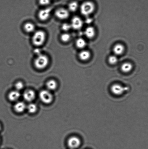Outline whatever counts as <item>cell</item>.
<instances>
[{"label": "cell", "instance_id": "obj_1", "mask_svg": "<svg viewBox=\"0 0 148 149\" xmlns=\"http://www.w3.org/2000/svg\"><path fill=\"white\" fill-rule=\"evenodd\" d=\"M49 63V59L46 55L41 54L38 55L34 61L35 67L38 69H43L48 66Z\"/></svg>", "mask_w": 148, "mask_h": 149}, {"label": "cell", "instance_id": "obj_2", "mask_svg": "<svg viewBox=\"0 0 148 149\" xmlns=\"http://www.w3.org/2000/svg\"><path fill=\"white\" fill-rule=\"evenodd\" d=\"M46 39V34L45 32L38 30L34 32L32 38V42L36 46H40L44 43Z\"/></svg>", "mask_w": 148, "mask_h": 149}, {"label": "cell", "instance_id": "obj_3", "mask_svg": "<svg viewBox=\"0 0 148 149\" xmlns=\"http://www.w3.org/2000/svg\"><path fill=\"white\" fill-rule=\"evenodd\" d=\"M95 6L93 3L90 1L84 2L81 5L80 10L81 14L85 16H88L94 11Z\"/></svg>", "mask_w": 148, "mask_h": 149}, {"label": "cell", "instance_id": "obj_4", "mask_svg": "<svg viewBox=\"0 0 148 149\" xmlns=\"http://www.w3.org/2000/svg\"><path fill=\"white\" fill-rule=\"evenodd\" d=\"M39 98L41 101L46 104H49L53 101V96L51 91L48 89L41 91L39 93Z\"/></svg>", "mask_w": 148, "mask_h": 149}, {"label": "cell", "instance_id": "obj_5", "mask_svg": "<svg viewBox=\"0 0 148 149\" xmlns=\"http://www.w3.org/2000/svg\"><path fill=\"white\" fill-rule=\"evenodd\" d=\"M129 89L128 87H123L119 84H113L111 87V91L114 94L121 95Z\"/></svg>", "mask_w": 148, "mask_h": 149}, {"label": "cell", "instance_id": "obj_6", "mask_svg": "<svg viewBox=\"0 0 148 149\" xmlns=\"http://www.w3.org/2000/svg\"><path fill=\"white\" fill-rule=\"evenodd\" d=\"M68 144L70 149H76L80 145L81 141L78 137L73 136L68 140Z\"/></svg>", "mask_w": 148, "mask_h": 149}, {"label": "cell", "instance_id": "obj_7", "mask_svg": "<svg viewBox=\"0 0 148 149\" xmlns=\"http://www.w3.org/2000/svg\"><path fill=\"white\" fill-rule=\"evenodd\" d=\"M55 16L58 19L64 20L67 19L69 16V12L68 10L64 8H59L55 11Z\"/></svg>", "mask_w": 148, "mask_h": 149}, {"label": "cell", "instance_id": "obj_8", "mask_svg": "<svg viewBox=\"0 0 148 149\" xmlns=\"http://www.w3.org/2000/svg\"><path fill=\"white\" fill-rule=\"evenodd\" d=\"M51 9L48 8L40 10L38 13V17L41 21H46L50 15Z\"/></svg>", "mask_w": 148, "mask_h": 149}, {"label": "cell", "instance_id": "obj_9", "mask_svg": "<svg viewBox=\"0 0 148 149\" xmlns=\"http://www.w3.org/2000/svg\"><path fill=\"white\" fill-rule=\"evenodd\" d=\"M72 27L75 30H79L82 27L83 22L80 18L75 16L72 18L71 24Z\"/></svg>", "mask_w": 148, "mask_h": 149}, {"label": "cell", "instance_id": "obj_10", "mask_svg": "<svg viewBox=\"0 0 148 149\" xmlns=\"http://www.w3.org/2000/svg\"><path fill=\"white\" fill-rule=\"evenodd\" d=\"M35 92L31 89H28L25 91L23 93V98L26 101L31 102L35 98Z\"/></svg>", "mask_w": 148, "mask_h": 149}, {"label": "cell", "instance_id": "obj_11", "mask_svg": "<svg viewBox=\"0 0 148 149\" xmlns=\"http://www.w3.org/2000/svg\"><path fill=\"white\" fill-rule=\"evenodd\" d=\"M14 110L17 113H22L27 108V106L23 102H17L14 106Z\"/></svg>", "mask_w": 148, "mask_h": 149}, {"label": "cell", "instance_id": "obj_12", "mask_svg": "<svg viewBox=\"0 0 148 149\" xmlns=\"http://www.w3.org/2000/svg\"><path fill=\"white\" fill-rule=\"evenodd\" d=\"M20 96V93L19 91L16 90L12 91L10 92L8 95V99L12 102L16 101Z\"/></svg>", "mask_w": 148, "mask_h": 149}, {"label": "cell", "instance_id": "obj_13", "mask_svg": "<svg viewBox=\"0 0 148 149\" xmlns=\"http://www.w3.org/2000/svg\"><path fill=\"white\" fill-rule=\"evenodd\" d=\"M125 50L124 46L120 44H117L114 47L113 51L115 55H119L123 54Z\"/></svg>", "mask_w": 148, "mask_h": 149}, {"label": "cell", "instance_id": "obj_14", "mask_svg": "<svg viewBox=\"0 0 148 149\" xmlns=\"http://www.w3.org/2000/svg\"><path fill=\"white\" fill-rule=\"evenodd\" d=\"M47 89L49 91H52L55 90L57 87V83L55 80H50L47 82L46 84Z\"/></svg>", "mask_w": 148, "mask_h": 149}, {"label": "cell", "instance_id": "obj_15", "mask_svg": "<svg viewBox=\"0 0 148 149\" xmlns=\"http://www.w3.org/2000/svg\"><path fill=\"white\" fill-rule=\"evenodd\" d=\"M85 34L87 37L91 39L94 37L95 35V30L93 27H88L85 30Z\"/></svg>", "mask_w": 148, "mask_h": 149}, {"label": "cell", "instance_id": "obj_16", "mask_svg": "<svg viewBox=\"0 0 148 149\" xmlns=\"http://www.w3.org/2000/svg\"><path fill=\"white\" fill-rule=\"evenodd\" d=\"M133 69V66L130 63L126 62L123 64L121 66V70L124 73H127L130 72Z\"/></svg>", "mask_w": 148, "mask_h": 149}, {"label": "cell", "instance_id": "obj_17", "mask_svg": "<svg viewBox=\"0 0 148 149\" xmlns=\"http://www.w3.org/2000/svg\"><path fill=\"white\" fill-rule=\"evenodd\" d=\"M24 29L28 33H32L35 32V27L33 24L28 22L25 23L24 26Z\"/></svg>", "mask_w": 148, "mask_h": 149}, {"label": "cell", "instance_id": "obj_18", "mask_svg": "<svg viewBox=\"0 0 148 149\" xmlns=\"http://www.w3.org/2000/svg\"><path fill=\"white\" fill-rule=\"evenodd\" d=\"M91 56L90 52L87 51H83L79 54V59L83 61H86L89 59Z\"/></svg>", "mask_w": 148, "mask_h": 149}, {"label": "cell", "instance_id": "obj_19", "mask_svg": "<svg viewBox=\"0 0 148 149\" xmlns=\"http://www.w3.org/2000/svg\"><path fill=\"white\" fill-rule=\"evenodd\" d=\"M26 109L29 113L33 114L36 113L38 110V107L35 104L30 103L27 106Z\"/></svg>", "mask_w": 148, "mask_h": 149}, {"label": "cell", "instance_id": "obj_20", "mask_svg": "<svg viewBox=\"0 0 148 149\" xmlns=\"http://www.w3.org/2000/svg\"><path fill=\"white\" fill-rule=\"evenodd\" d=\"M86 41L82 38H79L76 41V46L77 47L79 48V49H83L86 46Z\"/></svg>", "mask_w": 148, "mask_h": 149}, {"label": "cell", "instance_id": "obj_21", "mask_svg": "<svg viewBox=\"0 0 148 149\" xmlns=\"http://www.w3.org/2000/svg\"><path fill=\"white\" fill-rule=\"evenodd\" d=\"M69 9L70 11L72 12H75L78 9V4L77 2H71L69 4Z\"/></svg>", "mask_w": 148, "mask_h": 149}, {"label": "cell", "instance_id": "obj_22", "mask_svg": "<svg viewBox=\"0 0 148 149\" xmlns=\"http://www.w3.org/2000/svg\"><path fill=\"white\" fill-rule=\"evenodd\" d=\"M70 35L66 33L63 34L61 36V41L64 42H69L70 40Z\"/></svg>", "mask_w": 148, "mask_h": 149}, {"label": "cell", "instance_id": "obj_23", "mask_svg": "<svg viewBox=\"0 0 148 149\" xmlns=\"http://www.w3.org/2000/svg\"><path fill=\"white\" fill-rule=\"evenodd\" d=\"M108 62L111 65H114L116 64L118 62L117 57L115 55H112L109 57L108 58Z\"/></svg>", "mask_w": 148, "mask_h": 149}, {"label": "cell", "instance_id": "obj_24", "mask_svg": "<svg viewBox=\"0 0 148 149\" xmlns=\"http://www.w3.org/2000/svg\"><path fill=\"white\" fill-rule=\"evenodd\" d=\"M24 85L23 83L22 82H17L15 84L16 90L20 91L23 89Z\"/></svg>", "mask_w": 148, "mask_h": 149}, {"label": "cell", "instance_id": "obj_25", "mask_svg": "<svg viewBox=\"0 0 148 149\" xmlns=\"http://www.w3.org/2000/svg\"><path fill=\"white\" fill-rule=\"evenodd\" d=\"M72 28L71 25L68 23H64L62 25V28L65 32H68Z\"/></svg>", "mask_w": 148, "mask_h": 149}, {"label": "cell", "instance_id": "obj_26", "mask_svg": "<svg viewBox=\"0 0 148 149\" xmlns=\"http://www.w3.org/2000/svg\"><path fill=\"white\" fill-rule=\"evenodd\" d=\"M50 2V0H39L40 5L44 6L49 5Z\"/></svg>", "mask_w": 148, "mask_h": 149}, {"label": "cell", "instance_id": "obj_27", "mask_svg": "<svg viewBox=\"0 0 148 149\" xmlns=\"http://www.w3.org/2000/svg\"><path fill=\"white\" fill-rule=\"evenodd\" d=\"M34 52H35V54L37 55V56L38 55L41 54V51L40 50V49H35Z\"/></svg>", "mask_w": 148, "mask_h": 149}, {"label": "cell", "instance_id": "obj_28", "mask_svg": "<svg viewBox=\"0 0 148 149\" xmlns=\"http://www.w3.org/2000/svg\"><path fill=\"white\" fill-rule=\"evenodd\" d=\"M1 124H0V130H1Z\"/></svg>", "mask_w": 148, "mask_h": 149}]
</instances>
